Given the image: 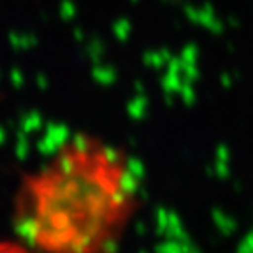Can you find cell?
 <instances>
[{
  "instance_id": "6da1fadb",
  "label": "cell",
  "mask_w": 253,
  "mask_h": 253,
  "mask_svg": "<svg viewBox=\"0 0 253 253\" xmlns=\"http://www.w3.org/2000/svg\"><path fill=\"white\" fill-rule=\"evenodd\" d=\"M137 204L130 157L97 135L76 134L21 179L14 223L32 253H116Z\"/></svg>"
},
{
  "instance_id": "7a4b0ae2",
  "label": "cell",
  "mask_w": 253,
  "mask_h": 253,
  "mask_svg": "<svg viewBox=\"0 0 253 253\" xmlns=\"http://www.w3.org/2000/svg\"><path fill=\"white\" fill-rule=\"evenodd\" d=\"M0 253H32L25 243L11 241V239H2L0 241Z\"/></svg>"
}]
</instances>
